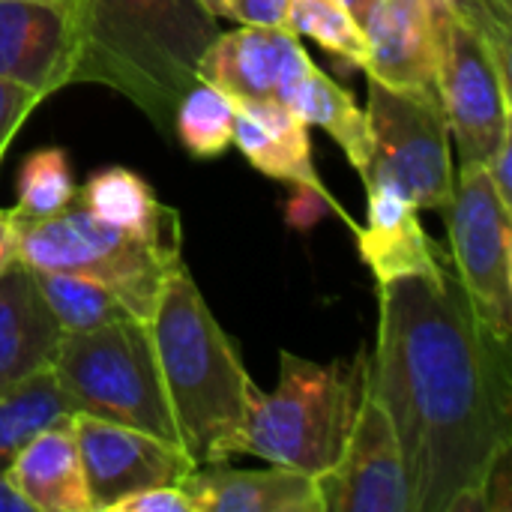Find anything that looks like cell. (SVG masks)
Here are the masks:
<instances>
[{
  "instance_id": "cell-1",
  "label": "cell",
  "mask_w": 512,
  "mask_h": 512,
  "mask_svg": "<svg viewBox=\"0 0 512 512\" xmlns=\"http://www.w3.org/2000/svg\"><path fill=\"white\" fill-rule=\"evenodd\" d=\"M369 387L396 429L411 512H483L480 480L512 447L510 345L447 264L378 282Z\"/></svg>"
},
{
  "instance_id": "cell-2",
  "label": "cell",
  "mask_w": 512,
  "mask_h": 512,
  "mask_svg": "<svg viewBox=\"0 0 512 512\" xmlns=\"http://www.w3.org/2000/svg\"><path fill=\"white\" fill-rule=\"evenodd\" d=\"M78 60L72 84L117 90L162 132L198 81L204 48L219 33L201 0H72Z\"/></svg>"
},
{
  "instance_id": "cell-3",
  "label": "cell",
  "mask_w": 512,
  "mask_h": 512,
  "mask_svg": "<svg viewBox=\"0 0 512 512\" xmlns=\"http://www.w3.org/2000/svg\"><path fill=\"white\" fill-rule=\"evenodd\" d=\"M147 327L183 453L195 465L228 462L258 387L186 264L165 279Z\"/></svg>"
},
{
  "instance_id": "cell-4",
  "label": "cell",
  "mask_w": 512,
  "mask_h": 512,
  "mask_svg": "<svg viewBox=\"0 0 512 512\" xmlns=\"http://www.w3.org/2000/svg\"><path fill=\"white\" fill-rule=\"evenodd\" d=\"M279 363V384L273 393H255L237 432L234 456L246 453L321 477L339 462L366 399L369 348L333 363H312L282 351Z\"/></svg>"
},
{
  "instance_id": "cell-5",
  "label": "cell",
  "mask_w": 512,
  "mask_h": 512,
  "mask_svg": "<svg viewBox=\"0 0 512 512\" xmlns=\"http://www.w3.org/2000/svg\"><path fill=\"white\" fill-rule=\"evenodd\" d=\"M12 252L33 270L102 282L141 321H150L165 279L183 264L180 237L156 240L114 228L78 201L42 219L12 216Z\"/></svg>"
},
{
  "instance_id": "cell-6",
  "label": "cell",
  "mask_w": 512,
  "mask_h": 512,
  "mask_svg": "<svg viewBox=\"0 0 512 512\" xmlns=\"http://www.w3.org/2000/svg\"><path fill=\"white\" fill-rule=\"evenodd\" d=\"M51 366L75 414L141 429L180 447L147 321L123 318L66 333Z\"/></svg>"
},
{
  "instance_id": "cell-7",
  "label": "cell",
  "mask_w": 512,
  "mask_h": 512,
  "mask_svg": "<svg viewBox=\"0 0 512 512\" xmlns=\"http://www.w3.org/2000/svg\"><path fill=\"white\" fill-rule=\"evenodd\" d=\"M366 117L372 153L363 183H384L402 192L417 210H444L456 171L441 99L405 93L369 78Z\"/></svg>"
},
{
  "instance_id": "cell-8",
  "label": "cell",
  "mask_w": 512,
  "mask_h": 512,
  "mask_svg": "<svg viewBox=\"0 0 512 512\" xmlns=\"http://www.w3.org/2000/svg\"><path fill=\"white\" fill-rule=\"evenodd\" d=\"M456 279L483 327L510 345L512 213L495 195L483 165H462L444 207Z\"/></svg>"
},
{
  "instance_id": "cell-9",
  "label": "cell",
  "mask_w": 512,
  "mask_h": 512,
  "mask_svg": "<svg viewBox=\"0 0 512 512\" xmlns=\"http://www.w3.org/2000/svg\"><path fill=\"white\" fill-rule=\"evenodd\" d=\"M438 96L462 165H486L512 126L510 87L501 81L477 30L456 9L441 36Z\"/></svg>"
},
{
  "instance_id": "cell-10",
  "label": "cell",
  "mask_w": 512,
  "mask_h": 512,
  "mask_svg": "<svg viewBox=\"0 0 512 512\" xmlns=\"http://www.w3.org/2000/svg\"><path fill=\"white\" fill-rule=\"evenodd\" d=\"M72 432L93 512H111L120 498L141 489L180 486V480L195 468L177 444L111 420L75 414Z\"/></svg>"
},
{
  "instance_id": "cell-11",
  "label": "cell",
  "mask_w": 512,
  "mask_h": 512,
  "mask_svg": "<svg viewBox=\"0 0 512 512\" xmlns=\"http://www.w3.org/2000/svg\"><path fill=\"white\" fill-rule=\"evenodd\" d=\"M315 483L324 512H411L402 447L372 387L339 462Z\"/></svg>"
},
{
  "instance_id": "cell-12",
  "label": "cell",
  "mask_w": 512,
  "mask_h": 512,
  "mask_svg": "<svg viewBox=\"0 0 512 512\" xmlns=\"http://www.w3.org/2000/svg\"><path fill=\"white\" fill-rule=\"evenodd\" d=\"M312 66L303 42L282 27L240 24L216 33L198 63V81L222 90L237 105L276 102L288 105L294 84Z\"/></svg>"
},
{
  "instance_id": "cell-13",
  "label": "cell",
  "mask_w": 512,
  "mask_h": 512,
  "mask_svg": "<svg viewBox=\"0 0 512 512\" xmlns=\"http://www.w3.org/2000/svg\"><path fill=\"white\" fill-rule=\"evenodd\" d=\"M453 0H378L366 33V75L387 87L438 96V54Z\"/></svg>"
},
{
  "instance_id": "cell-14",
  "label": "cell",
  "mask_w": 512,
  "mask_h": 512,
  "mask_svg": "<svg viewBox=\"0 0 512 512\" xmlns=\"http://www.w3.org/2000/svg\"><path fill=\"white\" fill-rule=\"evenodd\" d=\"M75 60L72 0H0V78L45 99L72 84Z\"/></svg>"
},
{
  "instance_id": "cell-15",
  "label": "cell",
  "mask_w": 512,
  "mask_h": 512,
  "mask_svg": "<svg viewBox=\"0 0 512 512\" xmlns=\"http://www.w3.org/2000/svg\"><path fill=\"white\" fill-rule=\"evenodd\" d=\"M192 512H324L315 477L270 465L237 471L228 462L195 465L180 480Z\"/></svg>"
},
{
  "instance_id": "cell-16",
  "label": "cell",
  "mask_w": 512,
  "mask_h": 512,
  "mask_svg": "<svg viewBox=\"0 0 512 512\" xmlns=\"http://www.w3.org/2000/svg\"><path fill=\"white\" fill-rule=\"evenodd\" d=\"M63 330L54 321L33 267L12 258L0 270V390L54 363Z\"/></svg>"
},
{
  "instance_id": "cell-17",
  "label": "cell",
  "mask_w": 512,
  "mask_h": 512,
  "mask_svg": "<svg viewBox=\"0 0 512 512\" xmlns=\"http://www.w3.org/2000/svg\"><path fill=\"white\" fill-rule=\"evenodd\" d=\"M366 228H357L360 258L378 282L411 273H432L444 264L435 240L420 225V210L384 183L366 186Z\"/></svg>"
},
{
  "instance_id": "cell-18",
  "label": "cell",
  "mask_w": 512,
  "mask_h": 512,
  "mask_svg": "<svg viewBox=\"0 0 512 512\" xmlns=\"http://www.w3.org/2000/svg\"><path fill=\"white\" fill-rule=\"evenodd\" d=\"M6 477L33 512H93L72 420L24 444Z\"/></svg>"
},
{
  "instance_id": "cell-19",
  "label": "cell",
  "mask_w": 512,
  "mask_h": 512,
  "mask_svg": "<svg viewBox=\"0 0 512 512\" xmlns=\"http://www.w3.org/2000/svg\"><path fill=\"white\" fill-rule=\"evenodd\" d=\"M246 162L264 177L324 189L312 165L309 126L288 108L276 102H246L234 111V138Z\"/></svg>"
},
{
  "instance_id": "cell-20",
  "label": "cell",
  "mask_w": 512,
  "mask_h": 512,
  "mask_svg": "<svg viewBox=\"0 0 512 512\" xmlns=\"http://www.w3.org/2000/svg\"><path fill=\"white\" fill-rule=\"evenodd\" d=\"M75 201L114 228L156 240L180 237V216L156 198L153 186L141 174L123 165H108L96 171L81 186Z\"/></svg>"
},
{
  "instance_id": "cell-21",
  "label": "cell",
  "mask_w": 512,
  "mask_h": 512,
  "mask_svg": "<svg viewBox=\"0 0 512 512\" xmlns=\"http://www.w3.org/2000/svg\"><path fill=\"white\" fill-rule=\"evenodd\" d=\"M288 108L306 123L324 129L348 156V162L357 168V174H366L372 138H369V117L345 90L336 84L327 72H321L315 63L303 72V78L294 84L288 96Z\"/></svg>"
},
{
  "instance_id": "cell-22",
  "label": "cell",
  "mask_w": 512,
  "mask_h": 512,
  "mask_svg": "<svg viewBox=\"0 0 512 512\" xmlns=\"http://www.w3.org/2000/svg\"><path fill=\"white\" fill-rule=\"evenodd\" d=\"M75 408L54 372L45 366L0 390V471L9 468L15 453L51 426L69 423Z\"/></svg>"
},
{
  "instance_id": "cell-23",
  "label": "cell",
  "mask_w": 512,
  "mask_h": 512,
  "mask_svg": "<svg viewBox=\"0 0 512 512\" xmlns=\"http://www.w3.org/2000/svg\"><path fill=\"white\" fill-rule=\"evenodd\" d=\"M33 276L63 336L87 333V330H96L123 318H135L129 306L96 279L72 276V273H51V270H33Z\"/></svg>"
},
{
  "instance_id": "cell-24",
  "label": "cell",
  "mask_w": 512,
  "mask_h": 512,
  "mask_svg": "<svg viewBox=\"0 0 512 512\" xmlns=\"http://www.w3.org/2000/svg\"><path fill=\"white\" fill-rule=\"evenodd\" d=\"M237 102L222 90L195 81L177 102L171 129L192 159H216L231 147Z\"/></svg>"
},
{
  "instance_id": "cell-25",
  "label": "cell",
  "mask_w": 512,
  "mask_h": 512,
  "mask_svg": "<svg viewBox=\"0 0 512 512\" xmlns=\"http://www.w3.org/2000/svg\"><path fill=\"white\" fill-rule=\"evenodd\" d=\"M18 204L9 210L18 219H42L66 210L78 189L63 147H39L18 168Z\"/></svg>"
},
{
  "instance_id": "cell-26",
  "label": "cell",
  "mask_w": 512,
  "mask_h": 512,
  "mask_svg": "<svg viewBox=\"0 0 512 512\" xmlns=\"http://www.w3.org/2000/svg\"><path fill=\"white\" fill-rule=\"evenodd\" d=\"M288 30L315 39L336 60L366 69V33L339 0H291Z\"/></svg>"
},
{
  "instance_id": "cell-27",
  "label": "cell",
  "mask_w": 512,
  "mask_h": 512,
  "mask_svg": "<svg viewBox=\"0 0 512 512\" xmlns=\"http://www.w3.org/2000/svg\"><path fill=\"white\" fill-rule=\"evenodd\" d=\"M39 102H42V96L33 93L30 87L0 78V159L9 147V141L15 138L18 126L33 114V108Z\"/></svg>"
},
{
  "instance_id": "cell-28",
  "label": "cell",
  "mask_w": 512,
  "mask_h": 512,
  "mask_svg": "<svg viewBox=\"0 0 512 512\" xmlns=\"http://www.w3.org/2000/svg\"><path fill=\"white\" fill-rule=\"evenodd\" d=\"M288 3L291 0H222V15L234 18L237 24L288 30Z\"/></svg>"
},
{
  "instance_id": "cell-29",
  "label": "cell",
  "mask_w": 512,
  "mask_h": 512,
  "mask_svg": "<svg viewBox=\"0 0 512 512\" xmlns=\"http://www.w3.org/2000/svg\"><path fill=\"white\" fill-rule=\"evenodd\" d=\"M111 512H192V504L180 486H153L120 498Z\"/></svg>"
},
{
  "instance_id": "cell-30",
  "label": "cell",
  "mask_w": 512,
  "mask_h": 512,
  "mask_svg": "<svg viewBox=\"0 0 512 512\" xmlns=\"http://www.w3.org/2000/svg\"><path fill=\"white\" fill-rule=\"evenodd\" d=\"M512 447L501 450L489 471L480 480V495H483V512H510L512 510V474H510Z\"/></svg>"
},
{
  "instance_id": "cell-31",
  "label": "cell",
  "mask_w": 512,
  "mask_h": 512,
  "mask_svg": "<svg viewBox=\"0 0 512 512\" xmlns=\"http://www.w3.org/2000/svg\"><path fill=\"white\" fill-rule=\"evenodd\" d=\"M483 168L489 174V183H492L495 195L501 198V204L512 213V126L501 135L492 159Z\"/></svg>"
},
{
  "instance_id": "cell-32",
  "label": "cell",
  "mask_w": 512,
  "mask_h": 512,
  "mask_svg": "<svg viewBox=\"0 0 512 512\" xmlns=\"http://www.w3.org/2000/svg\"><path fill=\"white\" fill-rule=\"evenodd\" d=\"M0 512H33L30 504L15 492V486L9 483L6 471H0Z\"/></svg>"
},
{
  "instance_id": "cell-33",
  "label": "cell",
  "mask_w": 512,
  "mask_h": 512,
  "mask_svg": "<svg viewBox=\"0 0 512 512\" xmlns=\"http://www.w3.org/2000/svg\"><path fill=\"white\" fill-rule=\"evenodd\" d=\"M15 258L12 252V216L9 210H0V270Z\"/></svg>"
},
{
  "instance_id": "cell-34",
  "label": "cell",
  "mask_w": 512,
  "mask_h": 512,
  "mask_svg": "<svg viewBox=\"0 0 512 512\" xmlns=\"http://www.w3.org/2000/svg\"><path fill=\"white\" fill-rule=\"evenodd\" d=\"M348 12H351V18L363 27L366 21H369V15H372V9L378 6V0H339Z\"/></svg>"
},
{
  "instance_id": "cell-35",
  "label": "cell",
  "mask_w": 512,
  "mask_h": 512,
  "mask_svg": "<svg viewBox=\"0 0 512 512\" xmlns=\"http://www.w3.org/2000/svg\"><path fill=\"white\" fill-rule=\"evenodd\" d=\"M201 3H204V6H207V9H210L213 15H216V18H219V15L225 12V6H222V0H201Z\"/></svg>"
},
{
  "instance_id": "cell-36",
  "label": "cell",
  "mask_w": 512,
  "mask_h": 512,
  "mask_svg": "<svg viewBox=\"0 0 512 512\" xmlns=\"http://www.w3.org/2000/svg\"><path fill=\"white\" fill-rule=\"evenodd\" d=\"M501 3H512V0H501Z\"/></svg>"
}]
</instances>
